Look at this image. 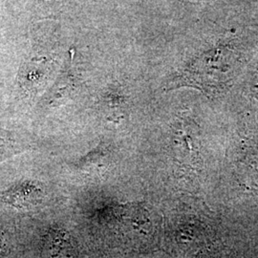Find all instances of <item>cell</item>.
<instances>
[{
  "mask_svg": "<svg viewBox=\"0 0 258 258\" xmlns=\"http://www.w3.org/2000/svg\"><path fill=\"white\" fill-rule=\"evenodd\" d=\"M230 238L207 219L184 214L164 225L163 246L176 257L217 258Z\"/></svg>",
  "mask_w": 258,
  "mask_h": 258,
  "instance_id": "6da1fadb",
  "label": "cell"
},
{
  "mask_svg": "<svg viewBox=\"0 0 258 258\" xmlns=\"http://www.w3.org/2000/svg\"><path fill=\"white\" fill-rule=\"evenodd\" d=\"M40 191L36 185L21 184L11 189L8 192V199L14 205H29L37 202Z\"/></svg>",
  "mask_w": 258,
  "mask_h": 258,
  "instance_id": "7a4b0ae2",
  "label": "cell"
}]
</instances>
